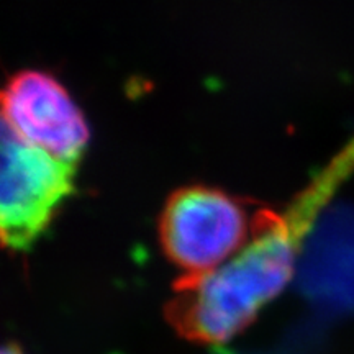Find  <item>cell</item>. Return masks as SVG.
<instances>
[{
  "mask_svg": "<svg viewBox=\"0 0 354 354\" xmlns=\"http://www.w3.org/2000/svg\"><path fill=\"white\" fill-rule=\"evenodd\" d=\"M353 169L342 153L282 214L259 210L250 240L232 259L212 272L180 279L167 310L172 326L201 343H227L245 330L289 282L323 205Z\"/></svg>",
  "mask_w": 354,
  "mask_h": 354,
  "instance_id": "obj_1",
  "label": "cell"
},
{
  "mask_svg": "<svg viewBox=\"0 0 354 354\" xmlns=\"http://www.w3.org/2000/svg\"><path fill=\"white\" fill-rule=\"evenodd\" d=\"M76 165L20 135L0 105V243L28 250L74 192Z\"/></svg>",
  "mask_w": 354,
  "mask_h": 354,
  "instance_id": "obj_2",
  "label": "cell"
},
{
  "mask_svg": "<svg viewBox=\"0 0 354 354\" xmlns=\"http://www.w3.org/2000/svg\"><path fill=\"white\" fill-rule=\"evenodd\" d=\"M245 207L209 187H187L169 198L161 216L166 253L185 272L202 276L233 258L250 240Z\"/></svg>",
  "mask_w": 354,
  "mask_h": 354,
  "instance_id": "obj_3",
  "label": "cell"
},
{
  "mask_svg": "<svg viewBox=\"0 0 354 354\" xmlns=\"http://www.w3.org/2000/svg\"><path fill=\"white\" fill-rule=\"evenodd\" d=\"M0 105L24 138L63 161L76 162L91 130L66 87L43 71H21L0 91Z\"/></svg>",
  "mask_w": 354,
  "mask_h": 354,
  "instance_id": "obj_4",
  "label": "cell"
},
{
  "mask_svg": "<svg viewBox=\"0 0 354 354\" xmlns=\"http://www.w3.org/2000/svg\"><path fill=\"white\" fill-rule=\"evenodd\" d=\"M0 354H24L15 344H0Z\"/></svg>",
  "mask_w": 354,
  "mask_h": 354,
  "instance_id": "obj_5",
  "label": "cell"
}]
</instances>
